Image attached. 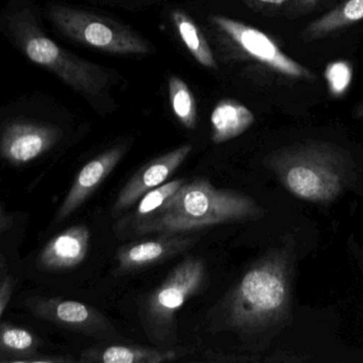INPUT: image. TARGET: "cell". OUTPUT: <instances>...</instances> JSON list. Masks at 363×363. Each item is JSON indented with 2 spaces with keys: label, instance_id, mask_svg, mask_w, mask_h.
I'll return each mask as SVG.
<instances>
[{
  "label": "cell",
  "instance_id": "6da1fadb",
  "mask_svg": "<svg viewBox=\"0 0 363 363\" xmlns=\"http://www.w3.org/2000/svg\"><path fill=\"white\" fill-rule=\"evenodd\" d=\"M289 305L287 259L274 251L250 266L218 307V318L224 330L258 334L283 321Z\"/></svg>",
  "mask_w": 363,
  "mask_h": 363
},
{
  "label": "cell",
  "instance_id": "7a4b0ae2",
  "mask_svg": "<svg viewBox=\"0 0 363 363\" xmlns=\"http://www.w3.org/2000/svg\"><path fill=\"white\" fill-rule=\"evenodd\" d=\"M264 211L254 198L235 190L217 189L206 178L186 183L138 237L194 232L237 222L255 221Z\"/></svg>",
  "mask_w": 363,
  "mask_h": 363
},
{
  "label": "cell",
  "instance_id": "3957f363",
  "mask_svg": "<svg viewBox=\"0 0 363 363\" xmlns=\"http://www.w3.org/2000/svg\"><path fill=\"white\" fill-rule=\"evenodd\" d=\"M345 160L324 144H302L275 151L266 158L284 187L301 200L330 202L347 183Z\"/></svg>",
  "mask_w": 363,
  "mask_h": 363
},
{
  "label": "cell",
  "instance_id": "277c9868",
  "mask_svg": "<svg viewBox=\"0 0 363 363\" xmlns=\"http://www.w3.org/2000/svg\"><path fill=\"white\" fill-rule=\"evenodd\" d=\"M6 21L15 43L28 59L53 72L72 89L97 96L108 87L110 76L106 68L72 55L53 42L40 29L31 11H17Z\"/></svg>",
  "mask_w": 363,
  "mask_h": 363
},
{
  "label": "cell",
  "instance_id": "5b68a950",
  "mask_svg": "<svg viewBox=\"0 0 363 363\" xmlns=\"http://www.w3.org/2000/svg\"><path fill=\"white\" fill-rule=\"evenodd\" d=\"M208 279L204 259L188 256L143 300L140 322L148 338L160 347L174 345L178 338L177 315Z\"/></svg>",
  "mask_w": 363,
  "mask_h": 363
},
{
  "label": "cell",
  "instance_id": "8992f818",
  "mask_svg": "<svg viewBox=\"0 0 363 363\" xmlns=\"http://www.w3.org/2000/svg\"><path fill=\"white\" fill-rule=\"evenodd\" d=\"M49 21L68 38L113 55H147L150 44L125 23L72 6L52 4Z\"/></svg>",
  "mask_w": 363,
  "mask_h": 363
},
{
  "label": "cell",
  "instance_id": "52a82bcc",
  "mask_svg": "<svg viewBox=\"0 0 363 363\" xmlns=\"http://www.w3.org/2000/svg\"><path fill=\"white\" fill-rule=\"evenodd\" d=\"M223 42L238 55L254 60L264 67L296 80L315 81L317 75L286 55L264 32L224 15L209 17Z\"/></svg>",
  "mask_w": 363,
  "mask_h": 363
},
{
  "label": "cell",
  "instance_id": "ba28073f",
  "mask_svg": "<svg viewBox=\"0 0 363 363\" xmlns=\"http://www.w3.org/2000/svg\"><path fill=\"white\" fill-rule=\"evenodd\" d=\"M32 315L57 327L101 341L121 339L114 324L97 309L76 300L35 296L26 300Z\"/></svg>",
  "mask_w": 363,
  "mask_h": 363
},
{
  "label": "cell",
  "instance_id": "9c48e42d",
  "mask_svg": "<svg viewBox=\"0 0 363 363\" xmlns=\"http://www.w3.org/2000/svg\"><path fill=\"white\" fill-rule=\"evenodd\" d=\"M62 130L51 124L26 119L6 121L0 136V156L13 166H23L50 151Z\"/></svg>",
  "mask_w": 363,
  "mask_h": 363
},
{
  "label": "cell",
  "instance_id": "30bf717a",
  "mask_svg": "<svg viewBox=\"0 0 363 363\" xmlns=\"http://www.w3.org/2000/svg\"><path fill=\"white\" fill-rule=\"evenodd\" d=\"M191 234H157L155 238L121 245L116 251L115 272L118 275L130 274L168 261L189 251L198 243V237Z\"/></svg>",
  "mask_w": 363,
  "mask_h": 363
},
{
  "label": "cell",
  "instance_id": "8fae6325",
  "mask_svg": "<svg viewBox=\"0 0 363 363\" xmlns=\"http://www.w3.org/2000/svg\"><path fill=\"white\" fill-rule=\"evenodd\" d=\"M192 151L191 144L181 145L138 168L119 191L112 208L114 217L133 207L145 194L166 183L185 162Z\"/></svg>",
  "mask_w": 363,
  "mask_h": 363
},
{
  "label": "cell",
  "instance_id": "7c38bea8",
  "mask_svg": "<svg viewBox=\"0 0 363 363\" xmlns=\"http://www.w3.org/2000/svg\"><path fill=\"white\" fill-rule=\"evenodd\" d=\"M128 151L127 144H119L87 162L77 175L65 200L57 209L55 222L61 223L76 212L110 176Z\"/></svg>",
  "mask_w": 363,
  "mask_h": 363
},
{
  "label": "cell",
  "instance_id": "4fadbf2b",
  "mask_svg": "<svg viewBox=\"0 0 363 363\" xmlns=\"http://www.w3.org/2000/svg\"><path fill=\"white\" fill-rule=\"evenodd\" d=\"M91 232L74 225L51 239L38 256V266L46 272H62L80 266L89 253Z\"/></svg>",
  "mask_w": 363,
  "mask_h": 363
},
{
  "label": "cell",
  "instance_id": "5bb4252c",
  "mask_svg": "<svg viewBox=\"0 0 363 363\" xmlns=\"http://www.w3.org/2000/svg\"><path fill=\"white\" fill-rule=\"evenodd\" d=\"M182 352L157 349L118 340L101 341L82 352L80 362L85 363H162L180 357Z\"/></svg>",
  "mask_w": 363,
  "mask_h": 363
},
{
  "label": "cell",
  "instance_id": "9a60e30c",
  "mask_svg": "<svg viewBox=\"0 0 363 363\" xmlns=\"http://www.w3.org/2000/svg\"><path fill=\"white\" fill-rule=\"evenodd\" d=\"M186 183V179H176L163 183L160 187L145 194L138 202L133 211L123 215L114 226L115 234L119 239L135 238L140 230L161 213L164 207L178 193ZM134 205V206H135Z\"/></svg>",
  "mask_w": 363,
  "mask_h": 363
},
{
  "label": "cell",
  "instance_id": "2e32d148",
  "mask_svg": "<svg viewBox=\"0 0 363 363\" xmlns=\"http://www.w3.org/2000/svg\"><path fill=\"white\" fill-rule=\"evenodd\" d=\"M42 341L31 330L0 322V362H70L69 358L40 354Z\"/></svg>",
  "mask_w": 363,
  "mask_h": 363
},
{
  "label": "cell",
  "instance_id": "e0dca14e",
  "mask_svg": "<svg viewBox=\"0 0 363 363\" xmlns=\"http://www.w3.org/2000/svg\"><path fill=\"white\" fill-rule=\"evenodd\" d=\"M255 117L247 107L234 99L220 100L211 112V141L222 144L245 134Z\"/></svg>",
  "mask_w": 363,
  "mask_h": 363
},
{
  "label": "cell",
  "instance_id": "ac0fdd59",
  "mask_svg": "<svg viewBox=\"0 0 363 363\" xmlns=\"http://www.w3.org/2000/svg\"><path fill=\"white\" fill-rule=\"evenodd\" d=\"M360 21H363V0H343L332 10L308 23L303 36L307 42L320 40Z\"/></svg>",
  "mask_w": 363,
  "mask_h": 363
},
{
  "label": "cell",
  "instance_id": "d6986e66",
  "mask_svg": "<svg viewBox=\"0 0 363 363\" xmlns=\"http://www.w3.org/2000/svg\"><path fill=\"white\" fill-rule=\"evenodd\" d=\"M170 15H172L174 26H176L177 31L190 55L204 67L217 70L218 63L213 50L205 38L204 34L202 33L198 25L194 23V19L187 13L179 10V9L172 10Z\"/></svg>",
  "mask_w": 363,
  "mask_h": 363
},
{
  "label": "cell",
  "instance_id": "ffe728a7",
  "mask_svg": "<svg viewBox=\"0 0 363 363\" xmlns=\"http://www.w3.org/2000/svg\"><path fill=\"white\" fill-rule=\"evenodd\" d=\"M170 104L179 121L188 130L198 125V109L191 90L183 79L170 76L168 80Z\"/></svg>",
  "mask_w": 363,
  "mask_h": 363
},
{
  "label": "cell",
  "instance_id": "44dd1931",
  "mask_svg": "<svg viewBox=\"0 0 363 363\" xmlns=\"http://www.w3.org/2000/svg\"><path fill=\"white\" fill-rule=\"evenodd\" d=\"M243 2L256 12L285 16L308 14L322 6V0H243Z\"/></svg>",
  "mask_w": 363,
  "mask_h": 363
},
{
  "label": "cell",
  "instance_id": "7402d4cb",
  "mask_svg": "<svg viewBox=\"0 0 363 363\" xmlns=\"http://www.w3.org/2000/svg\"><path fill=\"white\" fill-rule=\"evenodd\" d=\"M351 79L352 70L347 62H334L326 70V80L332 95H343L349 87Z\"/></svg>",
  "mask_w": 363,
  "mask_h": 363
},
{
  "label": "cell",
  "instance_id": "603a6c76",
  "mask_svg": "<svg viewBox=\"0 0 363 363\" xmlns=\"http://www.w3.org/2000/svg\"><path fill=\"white\" fill-rule=\"evenodd\" d=\"M15 285H16V281L12 275L8 274L6 271L0 272V322L14 293Z\"/></svg>",
  "mask_w": 363,
  "mask_h": 363
},
{
  "label": "cell",
  "instance_id": "cb8c5ba5",
  "mask_svg": "<svg viewBox=\"0 0 363 363\" xmlns=\"http://www.w3.org/2000/svg\"><path fill=\"white\" fill-rule=\"evenodd\" d=\"M13 224H14L13 217L6 215V213L4 212V208L0 206V234H4V232L10 230L11 228L13 227Z\"/></svg>",
  "mask_w": 363,
  "mask_h": 363
},
{
  "label": "cell",
  "instance_id": "d4e9b609",
  "mask_svg": "<svg viewBox=\"0 0 363 363\" xmlns=\"http://www.w3.org/2000/svg\"><path fill=\"white\" fill-rule=\"evenodd\" d=\"M354 117L363 119V102L356 107L355 110H354Z\"/></svg>",
  "mask_w": 363,
  "mask_h": 363
},
{
  "label": "cell",
  "instance_id": "484cf974",
  "mask_svg": "<svg viewBox=\"0 0 363 363\" xmlns=\"http://www.w3.org/2000/svg\"><path fill=\"white\" fill-rule=\"evenodd\" d=\"M6 271V259L0 255V272Z\"/></svg>",
  "mask_w": 363,
  "mask_h": 363
}]
</instances>
